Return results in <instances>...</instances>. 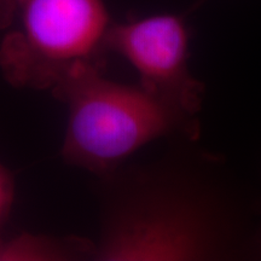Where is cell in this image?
<instances>
[{"mask_svg": "<svg viewBox=\"0 0 261 261\" xmlns=\"http://www.w3.org/2000/svg\"><path fill=\"white\" fill-rule=\"evenodd\" d=\"M197 140L179 137L158 171L114 203L97 260H261V201Z\"/></svg>", "mask_w": 261, "mask_h": 261, "instance_id": "1", "label": "cell"}, {"mask_svg": "<svg viewBox=\"0 0 261 261\" xmlns=\"http://www.w3.org/2000/svg\"><path fill=\"white\" fill-rule=\"evenodd\" d=\"M55 89L68 104L65 160L106 174L162 137L200 138L197 116L142 86L104 79L94 63L75 65Z\"/></svg>", "mask_w": 261, "mask_h": 261, "instance_id": "2", "label": "cell"}, {"mask_svg": "<svg viewBox=\"0 0 261 261\" xmlns=\"http://www.w3.org/2000/svg\"><path fill=\"white\" fill-rule=\"evenodd\" d=\"M15 12L18 28L3 42L0 62L19 84L56 86L107 47L112 24L103 0H16Z\"/></svg>", "mask_w": 261, "mask_h": 261, "instance_id": "3", "label": "cell"}, {"mask_svg": "<svg viewBox=\"0 0 261 261\" xmlns=\"http://www.w3.org/2000/svg\"><path fill=\"white\" fill-rule=\"evenodd\" d=\"M189 41L184 18L161 14L112 24L106 45L135 68L143 89L197 116L204 85L189 69Z\"/></svg>", "mask_w": 261, "mask_h": 261, "instance_id": "4", "label": "cell"}, {"mask_svg": "<svg viewBox=\"0 0 261 261\" xmlns=\"http://www.w3.org/2000/svg\"><path fill=\"white\" fill-rule=\"evenodd\" d=\"M65 256L61 247L35 236H19L0 244V260H58Z\"/></svg>", "mask_w": 261, "mask_h": 261, "instance_id": "5", "label": "cell"}, {"mask_svg": "<svg viewBox=\"0 0 261 261\" xmlns=\"http://www.w3.org/2000/svg\"><path fill=\"white\" fill-rule=\"evenodd\" d=\"M14 200V184L9 172L0 165V228L8 217L10 207ZM3 243L0 237V244Z\"/></svg>", "mask_w": 261, "mask_h": 261, "instance_id": "6", "label": "cell"}, {"mask_svg": "<svg viewBox=\"0 0 261 261\" xmlns=\"http://www.w3.org/2000/svg\"><path fill=\"white\" fill-rule=\"evenodd\" d=\"M16 0H0V21L14 15Z\"/></svg>", "mask_w": 261, "mask_h": 261, "instance_id": "7", "label": "cell"}]
</instances>
